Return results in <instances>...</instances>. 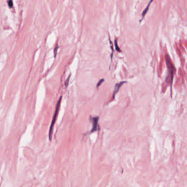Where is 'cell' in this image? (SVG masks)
I'll return each mask as SVG.
<instances>
[{
    "label": "cell",
    "mask_w": 187,
    "mask_h": 187,
    "mask_svg": "<svg viewBox=\"0 0 187 187\" xmlns=\"http://www.w3.org/2000/svg\"><path fill=\"white\" fill-rule=\"evenodd\" d=\"M62 97H60V98H59V99L58 102H57V106H56V111H55L54 114V115H53L52 123H51V126H50V129H49V140H51V139H52L53 127H54L55 123H56V119H57V115H58L59 109V106H60V105L61 100H62Z\"/></svg>",
    "instance_id": "6da1fadb"
},
{
    "label": "cell",
    "mask_w": 187,
    "mask_h": 187,
    "mask_svg": "<svg viewBox=\"0 0 187 187\" xmlns=\"http://www.w3.org/2000/svg\"><path fill=\"white\" fill-rule=\"evenodd\" d=\"M165 60L166 62V64L167 66L168 70H169V76H168V79H169V81L172 83L173 80V72L175 71V67L173 66V64L172 63V62L170 59L169 57L167 54L165 57Z\"/></svg>",
    "instance_id": "7a4b0ae2"
},
{
    "label": "cell",
    "mask_w": 187,
    "mask_h": 187,
    "mask_svg": "<svg viewBox=\"0 0 187 187\" xmlns=\"http://www.w3.org/2000/svg\"><path fill=\"white\" fill-rule=\"evenodd\" d=\"M92 123V128L91 131V133H93L96 131H99L100 129V127L98 125V120L99 117L98 116L96 117H91Z\"/></svg>",
    "instance_id": "3957f363"
},
{
    "label": "cell",
    "mask_w": 187,
    "mask_h": 187,
    "mask_svg": "<svg viewBox=\"0 0 187 187\" xmlns=\"http://www.w3.org/2000/svg\"><path fill=\"white\" fill-rule=\"evenodd\" d=\"M125 82H120V83H117V84H116V85H115V89H114V93H113V98H114V97H115V94H116V93H117V92L119 91L120 87L121 86V85H123V84Z\"/></svg>",
    "instance_id": "277c9868"
},
{
    "label": "cell",
    "mask_w": 187,
    "mask_h": 187,
    "mask_svg": "<svg viewBox=\"0 0 187 187\" xmlns=\"http://www.w3.org/2000/svg\"><path fill=\"white\" fill-rule=\"evenodd\" d=\"M152 1H153V0H150L149 2L148 3V5L147 6V7H146V9H145L143 12V13H142V19H143L144 16H146V13H147L148 11V9H149V7H150V4H151V3H152Z\"/></svg>",
    "instance_id": "5b68a950"
},
{
    "label": "cell",
    "mask_w": 187,
    "mask_h": 187,
    "mask_svg": "<svg viewBox=\"0 0 187 187\" xmlns=\"http://www.w3.org/2000/svg\"><path fill=\"white\" fill-rule=\"evenodd\" d=\"M7 3H8V6L9 8H12L13 7V2L12 0H8L7 1Z\"/></svg>",
    "instance_id": "8992f818"
},
{
    "label": "cell",
    "mask_w": 187,
    "mask_h": 187,
    "mask_svg": "<svg viewBox=\"0 0 187 187\" xmlns=\"http://www.w3.org/2000/svg\"><path fill=\"white\" fill-rule=\"evenodd\" d=\"M115 49H116V50L117 51V52H121V50H120V48H119V47L118 46L117 40H115Z\"/></svg>",
    "instance_id": "52a82bcc"
},
{
    "label": "cell",
    "mask_w": 187,
    "mask_h": 187,
    "mask_svg": "<svg viewBox=\"0 0 187 187\" xmlns=\"http://www.w3.org/2000/svg\"><path fill=\"white\" fill-rule=\"evenodd\" d=\"M58 44H57L56 46L55 47L54 49V58H56L57 54V51H58Z\"/></svg>",
    "instance_id": "ba28073f"
},
{
    "label": "cell",
    "mask_w": 187,
    "mask_h": 187,
    "mask_svg": "<svg viewBox=\"0 0 187 187\" xmlns=\"http://www.w3.org/2000/svg\"><path fill=\"white\" fill-rule=\"evenodd\" d=\"M103 81H104V79L100 80V81L98 82V83H97V86H96V87H98L99 86L101 85V84H102V83H103Z\"/></svg>",
    "instance_id": "9c48e42d"
},
{
    "label": "cell",
    "mask_w": 187,
    "mask_h": 187,
    "mask_svg": "<svg viewBox=\"0 0 187 187\" xmlns=\"http://www.w3.org/2000/svg\"><path fill=\"white\" fill-rule=\"evenodd\" d=\"M70 75L69 76L68 78L67 79V80L65 81V85L66 86H67L68 85V83H69V79H70Z\"/></svg>",
    "instance_id": "30bf717a"
}]
</instances>
